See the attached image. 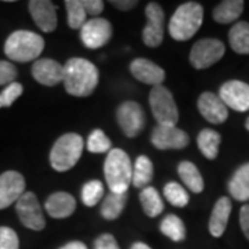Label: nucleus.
Masks as SVG:
<instances>
[{
	"label": "nucleus",
	"mask_w": 249,
	"mask_h": 249,
	"mask_svg": "<svg viewBox=\"0 0 249 249\" xmlns=\"http://www.w3.org/2000/svg\"><path fill=\"white\" fill-rule=\"evenodd\" d=\"M224 52L226 47L219 39H201L191 49L190 62L196 70H205L219 61Z\"/></svg>",
	"instance_id": "obj_8"
},
{
	"label": "nucleus",
	"mask_w": 249,
	"mask_h": 249,
	"mask_svg": "<svg viewBox=\"0 0 249 249\" xmlns=\"http://www.w3.org/2000/svg\"><path fill=\"white\" fill-rule=\"evenodd\" d=\"M204 21V9L196 1L178 6L169 22L170 36L178 42H186L198 32Z\"/></svg>",
	"instance_id": "obj_3"
},
{
	"label": "nucleus",
	"mask_w": 249,
	"mask_h": 249,
	"mask_svg": "<svg viewBox=\"0 0 249 249\" xmlns=\"http://www.w3.org/2000/svg\"><path fill=\"white\" fill-rule=\"evenodd\" d=\"M245 126H247V129H248V130H249V118H248V119H247V122H245Z\"/></svg>",
	"instance_id": "obj_43"
},
{
	"label": "nucleus",
	"mask_w": 249,
	"mask_h": 249,
	"mask_svg": "<svg viewBox=\"0 0 249 249\" xmlns=\"http://www.w3.org/2000/svg\"><path fill=\"white\" fill-rule=\"evenodd\" d=\"M219 97L222 98L226 107L245 112L249 109V85L241 80H229L222 85Z\"/></svg>",
	"instance_id": "obj_12"
},
{
	"label": "nucleus",
	"mask_w": 249,
	"mask_h": 249,
	"mask_svg": "<svg viewBox=\"0 0 249 249\" xmlns=\"http://www.w3.org/2000/svg\"><path fill=\"white\" fill-rule=\"evenodd\" d=\"M62 83L75 97H88L98 85L97 67L85 58H70L64 65Z\"/></svg>",
	"instance_id": "obj_1"
},
{
	"label": "nucleus",
	"mask_w": 249,
	"mask_h": 249,
	"mask_svg": "<svg viewBox=\"0 0 249 249\" xmlns=\"http://www.w3.org/2000/svg\"><path fill=\"white\" fill-rule=\"evenodd\" d=\"M130 72L136 79L145 85L158 86L165 80V71L147 58H136L130 64Z\"/></svg>",
	"instance_id": "obj_18"
},
{
	"label": "nucleus",
	"mask_w": 249,
	"mask_h": 249,
	"mask_svg": "<svg viewBox=\"0 0 249 249\" xmlns=\"http://www.w3.org/2000/svg\"><path fill=\"white\" fill-rule=\"evenodd\" d=\"M140 201L144 212L150 217H157L163 212V201L160 193L154 187L147 186L142 188L140 193Z\"/></svg>",
	"instance_id": "obj_27"
},
{
	"label": "nucleus",
	"mask_w": 249,
	"mask_h": 249,
	"mask_svg": "<svg viewBox=\"0 0 249 249\" xmlns=\"http://www.w3.org/2000/svg\"><path fill=\"white\" fill-rule=\"evenodd\" d=\"M65 9L68 14V25L72 29H80L86 22V10L82 0H67Z\"/></svg>",
	"instance_id": "obj_30"
},
{
	"label": "nucleus",
	"mask_w": 249,
	"mask_h": 249,
	"mask_svg": "<svg viewBox=\"0 0 249 249\" xmlns=\"http://www.w3.org/2000/svg\"><path fill=\"white\" fill-rule=\"evenodd\" d=\"M178 176L183 180V183L186 184L188 190H191L193 193L199 194L204 190V178L201 176L199 170L196 168L193 162L188 160H183L178 165Z\"/></svg>",
	"instance_id": "obj_23"
},
{
	"label": "nucleus",
	"mask_w": 249,
	"mask_h": 249,
	"mask_svg": "<svg viewBox=\"0 0 249 249\" xmlns=\"http://www.w3.org/2000/svg\"><path fill=\"white\" fill-rule=\"evenodd\" d=\"M45 209L54 219H67L75 212L76 201L70 193L58 191L46 199Z\"/></svg>",
	"instance_id": "obj_19"
},
{
	"label": "nucleus",
	"mask_w": 249,
	"mask_h": 249,
	"mask_svg": "<svg viewBox=\"0 0 249 249\" xmlns=\"http://www.w3.org/2000/svg\"><path fill=\"white\" fill-rule=\"evenodd\" d=\"M24 91V88L21 83L18 82H13L9 86H6V89L0 93V108H9L13 106V103L21 97Z\"/></svg>",
	"instance_id": "obj_34"
},
{
	"label": "nucleus",
	"mask_w": 249,
	"mask_h": 249,
	"mask_svg": "<svg viewBox=\"0 0 249 249\" xmlns=\"http://www.w3.org/2000/svg\"><path fill=\"white\" fill-rule=\"evenodd\" d=\"M83 7L86 10V14H90L96 18V16L103 13L104 3L101 0H83Z\"/></svg>",
	"instance_id": "obj_38"
},
{
	"label": "nucleus",
	"mask_w": 249,
	"mask_h": 249,
	"mask_svg": "<svg viewBox=\"0 0 249 249\" xmlns=\"http://www.w3.org/2000/svg\"><path fill=\"white\" fill-rule=\"evenodd\" d=\"M152 115L160 126H176L178 122V109L175 98L163 85L154 86L148 96Z\"/></svg>",
	"instance_id": "obj_6"
},
{
	"label": "nucleus",
	"mask_w": 249,
	"mask_h": 249,
	"mask_svg": "<svg viewBox=\"0 0 249 249\" xmlns=\"http://www.w3.org/2000/svg\"><path fill=\"white\" fill-rule=\"evenodd\" d=\"M111 140L108 139L106 133L100 129H96L90 133L88 139V150L94 154H104L111 151Z\"/></svg>",
	"instance_id": "obj_33"
},
{
	"label": "nucleus",
	"mask_w": 249,
	"mask_h": 249,
	"mask_svg": "<svg viewBox=\"0 0 249 249\" xmlns=\"http://www.w3.org/2000/svg\"><path fill=\"white\" fill-rule=\"evenodd\" d=\"M60 249H88V247L80 241H72V242H68L67 245H64Z\"/></svg>",
	"instance_id": "obj_41"
},
{
	"label": "nucleus",
	"mask_w": 249,
	"mask_h": 249,
	"mask_svg": "<svg viewBox=\"0 0 249 249\" xmlns=\"http://www.w3.org/2000/svg\"><path fill=\"white\" fill-rule=\"evenodd\" d=\"M111 4L121 11H127V10L134 9L137 6V1L136 0H112Z\"/></svg>",
	"instance_id": "obj_40"
},
{
	"label": "nucleus",
	"mask_w": 249,
	"mask_h": 249,
	"mask_svg": "<svg viewBox=\"0 0 249 249\" xmlns=\"http://www.w3.org/2000/svg\"><path fill=\"white\" fill-rule=\"evenodd\" d=\"M154 175V166L148 157L140 155L133 166V175H132V184L136 188H145L147 184L152 180Z\"/></svg>",
	"instance_id": "obj_26"
},
{
	"label": "nucleus",
	"mask_w": 249,
	"mask_h": 249,
	"mask_svg": "<svg viewBox=\"0 0 249 249\" xmlns=\"http://www.w3.org/2000/svg\"><path fill=\"white\" fill-rule=\"evenodd\" d=\"M19 240L17 232L10 227H0V249H18Z\"/></svg>",
	"instance_id": "obj_35"
},
{
	"label": "nucleus",
	"mask_w": 249,
	"mask_h": 249,
	"mask_svg": "<svg viewBox=\"0 0 249 249\" xmlns=\"http://www.w3.org/2000/svg\"><path fill=\"white\" fill-rule=\"evenodd\" d=\"M32 75L40 85L55 86L64 79V65L52 58H42L34 62Z\"/></svg>",
	"instance_id": "obj_17"
},
{
	"label": "nucleus",
	"mask_w": 249,
	"mask_h": 249,
	"mask_svg": "<svg viewBox=\"0 0 249 249\" xmlns=\"http://www.w3.org/2000/svg\"><path fill=\"white\" fill-rule=\"evenodd\" d=\"M163 196H166V199L169 201L173 206L178 208H184L188 201H190V196L187 194V191L183 188V186H180L178 183H168L165 188H163Z\"/></svg>",
	"instance_id": "obj_32"
},
{
	"label": "nucleus",
	"mask_w": 249,
	"mask_h": 249,
	"mask_svg": "<svg viewBox=\"0 0 249 249\" xmlns=\"http://www.w3.org/2000/svg\"><path fill=\"white\" fill-rule=\"evenodd\" d=\"M133 165L129 155L121 148H111L104 162V176L111 193L126 194L132 184Z\"/></svg>",
	"instance_id": "obj_2"
},
{
	"label": "nucleus",
	"mask_w": 249,
	"mask_h": 249,
	"mask_svg": "<svg viewBox=\"0 0 249 249\" xmlns=\"http://www.w3.org/2000/svg\"><path fill=\"white\" fill-rule=\"evenodd\" d=\"M83 139L76 133H67L54 142L50 152L52 168L57 172L72 169L82 157Z\"/></svg>",
	"instance_id": "obj_5"
},
{
	"label": "nucleus",
	"mask_w": 249,
	"mask_h": 249,
	"mask_svg": "<svg viewBox=\"0 0 249 249\" xmlns=\"http://www.w3.org/2000/svg\"><path fill=\"white\" fill-rule=\"evenodd\" d=\"M130 249H151V248H150L147 244H144V242H134Z\"/></svg>",
	"instance_id": "obj_42"
},
{
	"label": "nucleus",
	"mask_w": 249,
	"mask_h": 249,
	"mask_svg": "<svg viewBox=\"0 0 249 249\" xmlns=\"http://www.w3.org/2000/svg\"><path fill=\"white\" fill-rule=\"evenodd\" d=\"M29 13L35 24L46 34H50L57 28V7L49 0H31L28 3Z\"/></svg>",
	"instance_id": "obj_15"
},
{
	"label": "nucleus",
	"mask_w": 249,
	"mask_h": 249,
	"mask_svg": "<svg viewBox=\"0 0 249 249\" xmlns=\"http://www.w3.org/2000/svg\"><path fill=\"white\" fill-rule=\"evenodd\" d=\"M229 42L235 53L249 54V22H237L229 32Z\"/></svg>",
	"instance_id": "obj_24"
},
{
	"label": "nucleus",
	"mask_w": 249,
	"mask_h": 249,
	"mask_svg": "<svg viewBox=\"0 0 249 249\" xmlns=\"http://www.w3.org/2000/svg\"><path fill=\"white\" fill-rule=\"evenodd\" d=\"M17 75L18 71L14 64L0 60V86H4V85L9 86L10 83L16 82Z\"/></svg>",
	"instance_id": "obj_36"
},
{
	"label": "nucleus",
	"mask_w": 249,
	"mask_h": 249,
	"mask_svg": "<svg viewBox=\"0 0 249 249\" xmlns=\"http://www.w3.org/2000/svg\"><path fill=\"white\" fill-rule=\"evenodd\" d=\"M116 119L124 136L133 139L145 126V112L136 101H124L116 111Z\"/></svg>",
	"instance_id": "obj_9"
},
{
	"label": "nucleus",
	"mask_w": 249,
	"mask_h": 249,
	"mask_svg": "<svg viewBox=\"0 0 249 249\" xmlns=\"http://www.w3.org/2000/svg\"><path fill=\"white\" fill-rule=\"evenodd\" d=\"M147 24L142 29V40L148 47H158L163 42L165 13L158 3L151 1L145 7Z\"/></svg>",
	"instance_id": "obj_10"
},
{
	"label": "nucleus",
	"mask_w": 249,
	"mask_h": 249,
	"mask_svg": "<svg viewBox=\"0 0 249 249\" xmlns=\"http://www.w3.org/2000/svg\"><path fill=\"white\" fill-rule=\"evenodd\" d=\"M94 249H121L115 237L111 234H103L94 241Z\"/></svg>",
	"instance_id": "obj_37"
},
{
	"label": "nucleus",
	"mask_w": 249,
	"mask_h": 249,
	"mask_svg": "<svg viewBox=\"0 0 249 249\" xmlns=\"http://www.w3.org/2000/svg\"><path fill=\"white\" fill-rule=\"evenodd\" d=\"M104 196V186L100 180H90L82 188V202L86 206H94L100 202V199Z\"/></svg>",
	"instance_id": "obj_31"
},
{
	"label": "nucleus",
	"mask_w": 249,
	"mask_h": 249,
	"mask_svg": "<svg viewBox=\"0 0 249 249\" xmlns=\"http://www.w3.org/2000/svg\"><path fill=\"white\" fill-rule=\"evenodd\" d=\"M112 36V25L104 18H91L80 28L82 43L88 49H100L109 42Z\"/></svg>",
	"instance_id": "obj_11"
},
{
	"label": "nucleus",
	"mask_w": 249,
	"mask_h": 249,
	"mask_svg": "<svg viewBox=\"0 0 249 249\" xmlns=\"http://www.w3.org/2000/svg\"><path fill=\"white\" fill-rule=\"evenodd\" d=\"M127 201L126 194H116L109 193L104 202L101 205V214L106 220H115L124 212V205Z\"/></svg>",
	"instance_id": "obj_28"
},
{
	"label": "nucleus",
	"mask_w": 249,
	"mask_h": 249,
	"mask_svg": "<svg viewBox=\"0 0 249 249\" xmlns=\"http://www.w3.org/2000/svg\"><path fill=\"white\" fill-rule=\"evenodd\" d=\"M230 213H231V201L227 196H222L214 204L211 220H209V231L213 237L219 238L222 237L223 232L226 231Z\"/></svg>",
	"instance_id": "obj_20"
},
{
	"label": "nucleus",
	"mask_w": 249,
	"mask_h": 249,
	"mask_svg": "<svg viewBox=\"0 0 249 249\" xmlns=\"http://www.w3.org/2000/svg\"><path fill=\"white\" fill-rule=\"evenodd\" d=\"M220 142H222V136L212 129H204L198 134V139H196L198 147L202 152V155L211 160L217 157Z\"/></svg>",
	"instance_id": "obj_25"
},
{
	"label": "nucleus",
	"mask_w": 249,
	"mask_h": 249,
	"mask_svg": "<svg viewBox=\"0 0 249 249\" xmlns=\"http://www.w3.org/2000/svg\"><path fill=\"white\" fill-rule=\"evenodd\" d=\"M160 230L163 235H166L168 238L175 241V242L183 241L186 238V227H184V223L176 214H168V216H165V219L160 222Z\"/></svg>",
	"instance_id": "obj_29"
},
{
	"label": "nucleus",
	"mask_w": 249,
	"mask_h": 249,
	"mask_svg": "<svg viewBox=\"0 0 249 249\" xmlns=\"http://www.w3.org/2000/svg\"><path fill=\"white\" fill-rule=\"evenodd\" d=\"M240 224L245 237L249 241V205H244L240 212Z\"/></svg>",
	"instance_id": "obj_39"
},
{
	"label": "nucleus",
	"mask_w": 249,
	"mask_h": 249,
	"mask_svg": "<svg viewBox=\"0 0 249 249\" xmlns=\"http://www.w3.org/2000/svg\"><path fill=\"white\" fill-rule=\"evenodd\" d=\"M242 0H224L213 10V19L219 24H230L237 21L244 10Z\"/></svg>",
	"instance_id": "obj_22"
},
{
	"label": "nucleus",
	"mask_w": 249,
	"mask_h": 249,
	"mask_svg": "<svg viewBox=\"0 0 249 249\" xmlns=\"http://www.w3.org/2000/svg\"><path fill=\"white\" fill-rule=\"evenodd\" d=\"M151 142L158 150H181L188 145V134L176 126H157L151 134Z\"/></svg>",
	"instance_id": "obj_14"
},
{
	"label": "nucleus",
	"mask_w": 249,
	"mask_h": 249,
	"mask_svg": "<svg viewBox=\"0 0 249 249\" xmlns=\"http://www.w3.org/2000/svg\"><path fill=\"white\" fill-rule=\"evenodd\" d=\"M198 109L208 122L214 124H223L229 116V109L224 106L222 98L211 91H205L199 96Z\"/></svg>",
	"instance_id": "obj_16"
},
{
	"label": "nucleus",
	"mask_w": 249,
	"mask_h": 249,
	"mask_svg": "<svg viewBox=\"0 0 249 249\" xmlns=\"http://www.w3.org/2000/svg\"><path fill=\"white\" fill-rule=\"evenodd\" d=\"M25 193V178L16 170H7L0 175V211L17 202Z\"/></svg>",
	"instance_id": "obj_13"
},
{
	"label": "nucleus",
	"mask_w": 249,
	"mask_h": 249,
	"mask_svg": "<svg viewBox=\"0 0 249 249\" xmlns=\"http://www.w3.org/2000/svg\"><path fill=\"white\" fill-rule=\"evenodd\" d=\"M18 217L21 223L34 231H42L46 227V220L43 216L42 206L34 193L27 191L19 196L16 205Z\"/></svg>",
	"instance_id": "obj_7"
},
{
	"label": "nucleus",
	"mask_w": 249,
	"mask_h": 249,
	"mask_svg": "<svg viewBox=\"0 0 249 249\" xmlns=\"http://www.w3.org/2000/svg\"><path fill=\"white\" fill-rule=\"evenodd\" d=\"M229 191L237 201H249V163L242 165L229 181Z\"/></svg>",
	"instance_id": "obj_21"
},
{
	"label": "nucleus",
	"mask_w": 249,
	"mask_h": 249,
	"mask_svg": "<svg viewBox=\"0 0 249 249\" xmlns=\"http://www.w3.org/2000/svg\"><path fill=\"white\" fill-rule=\"evenodd\" d=\"M45 49V39L32 31H16L4 43V53L11 61L28 62L39 58Z\"/></svg>",
	"instance_id": "obj_4"
}]
</instances>
